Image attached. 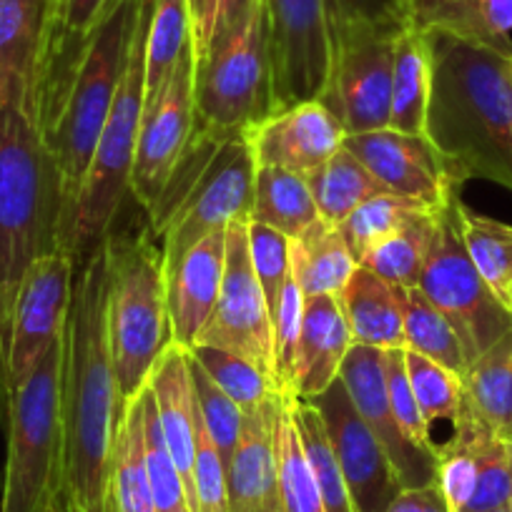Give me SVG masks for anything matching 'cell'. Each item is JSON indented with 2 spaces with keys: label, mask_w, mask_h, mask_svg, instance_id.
<instances>
[{
  "label": "cell",
  "mask_w": 512,
  "mask_h": 512,
  "mask_svg": "<svg viewBox=\"0 0 512 512\" xmlns=\"http://www.w3.org/2000/svg\"><path fill=\"white\" fill-rule=\"evenodd\" d=\"M108 246L76 264L63 332L61 505L66 512H111V450L123 397L108 347Z\"/></svg>",
  "instance_id": "6da1fadb"
},
{
  "label": "cell",
  "mask_w": 512,
  "mask_h": 512,
  "mask_svg": "<svg viewBox=\"0 0 512 512\" xmlns=\"http://www.w3.org/2000/svg\"><path fill=\"white\" fill-rule=\"evenodd\" d=\"M427 36L435 58L427 136L467 181L512 191V53Z\"/></svg>",
  "instance_id": "7a4b0ae2"
},
{
  "label": "cell",
  "mask_w": 512,
  "mask_h": 512,
  "mask_svg": "<svg viewBox=\"0 0 512 512\" xmlns=\"http://www.w3.org/2000/svg\"><path fill=\"white\" fill-rule=\"evenodd\" d=\"M61 176L23 103L0 108V354L6 362L18 294L41 256L61 251ZM3 372V367H0Z\"/></svg>",
  "instance_id": "3957f363"
},
{
  "label": "cell",
  "mask_w": 512,
  "mask_h": 512,
  "mask_svg": "<svg viewBox=\"0 0 512 512\" xmlns=\"http://www.w3.org/2000/svg\"><path fill=\"white\" fill-rule=\"evenodd\" d=\"M254 176L256 159L246 131H216L194 123L184 154L146 211L166 274L204 236L234 221H249Z\"/></svg>",
  "instance_id": "277c9868"
},
{
  "label": "cell",
  "mask_w": 512,
  "mask_h": 512,
  "mask_svg": "<svg viewBox=\"0 0 512 512\" xmlns=\"http://www.w3.org/2000/svg\"><path fill=\"white\" fill-rule=\"evenodd\" d=\"M108 254V347L118 392L128 402L141 395L171 344L166 267L149 224L136 234H111Z\"/></svg>",
  "instance_id": "5b68a950"
},
{
  "label": "cell",
  "mask_w": 512,
  "mask_h": 512,
  "mask_svg": "<svg viewBox=\"0 0 512 512\" xmlns=\"http://www.w3.org/2000/svg\"><path fill=\"white\" fill-rule=\"evenodd\" d=\"M144 0H121L116 11L98 26L73 73L61 111L46 131V144L61 176V251L66 244L73 206L93 161L98 136L111 113L141 18Z\"/></svg>",
  "instance_id": "8992f818"
},
{
  "label": "cell",
  "mask_w": 512,
  "mask_h": 512,
  "mask_svg": "<svg viewBox=\"0 0 512 512\" xmlns=\"http://www.w3.org/2000/svg\"><path fill=\"white\" fill-rule=\"evenodd\" d=\"M151 3L154 0L141 3L139 28H136L128 66L123 71L116 101L103 123L93 161L88 166L81 191H78L76 206H73L63 251L71 254L76 264L83 262L101 241L111 236L123 196L131 191L136 141H139V126L141 116H144V51Z\"/></svg>",
  "instance_id": "52a82bcc"
},
{
  "label": "cell",
  "mask_w": 512,
  "mask_h": 512,
  "mask_svg": "<svg viewBox=\"0 0 512 512\" xmlns=\"http://www.w3.org/2000/svg\"><path fill=\"white\" fill-rule=\"evenodd\" d=\"M61 392L63 337L6 402L8 455L0 512H46L61 492Z\"/></svg>",
  "instance_id": "ba28073f"
},
{
  "label": "cell",
  "mask_w": 512,
  "mask_h": 512,
  "mask_svg": "<svg viewBox=\"0 0 512 512\" xmlns=\"http://www.w3.org/2000/svg\"><path fill=\"white\" fill-rule=\"evenodd\" d=\"M402 18L390 0H367L337 23L332 66L319 101L349 134L390 126L392 66Z\"/></svg>",
  "instance_id": "9c48e42d"
},
{
  "label": "cell",
  "mask_w": 512,
  "mask_h": 512,
  "mask_svg": "<svg viewBox=\"0 0 512 512\" xmlns=\"http://www.w3.org/2000/svg\"><path fill=\"white\" fill-rule=\"evenodd\" d=\"M196 126L249 131L274 113L264 0L241 31L226 38L204 63H196Z\"/></svg>",
  "instance_id": "30bf717a"
},
{
  "label": "cell",
  "mask_w": 512,
  "mask_h": 512,
  "mask_svg": "<svg viewBox=\"0 0 512 512\" xmlns=\"http://www.w3.org/2000/svg\"><path fill=\"white\" fill-rule=\"evenodd\" d=\"M457 204L460 196L437 209L435 241L417 289L450 319L467 362L472 364L510 332L512 312L495 297L472 264L462 241Z\"/></svg>",
  "instance_id": "8fae6325"
},
{
  "label": "cell",
  "mask_w": 512,
  "mask_h": 512,
  "mask_svg": "<svg viewBox=\"0 0 512 512\" xmlns=\"http://www.w3.org/2000/svg\"><path fill=\"white\" fill-rule=\"evenodd\" d=\"M274 113L319 101L332 66L329 0H264Z\"/></svg>",
  "instance_id": "7c38bea8"
},
{
  "label": "cell",
  "mask_w": 512,
  "mask_h": 512,
  "mask_svg": "<svg viewBox=\"0 0 512 512\" xmlns=\"http://www.w3.org/2000/svg\"><path fill=\"white\" fill-rule=\"evenodd\" d=\"M246 224L249 221H234L226 226L224 282H221L214 312L201 329L196 344L224 349L246 359L259 372L267 374L277 387L272 312H269L262 284L251 269Z\"/></svg>",
  "instance_id": "4fadbf2b"
},
{
  "label": "cell",
  "mask_w": 512,
  "mask_h": 512,
  "mask_svg": "<svg viewBox=\"0 0 512 512\" xmlns=\"http://www.w3.org/2000/svg\"><path fill=\"white\" fill-rule=\"evenodd\" d=\"M73 277H76V259L66 251L41 256L28 269L13 314L6 362L0 372L3 402H8L11 392L63 337L68 307H71Z\"/></svg>",
  "instance_id": "5bb4252c"
},
{
  "label": "cell",
  "mask_w": 512,
  "mask_h": 512,
  "mask_svg": "<svg viewBox=\"0 0 512 512\" xmlns=\"http://www.w3.org/2000/svg\"><path fill=\"white\" fill-rule=\"evenodd\" d=\"M342 146L352 151L392 194L422 201L435 211L460 196L462 184L467 181L430 136L377 128L367 134H349Z\"/></svg>",
  "instance_id": "9a60e30c"
},
{
  "label": "cell",
  "mask_w": 512,
  "mask_h": 512,
  "mask_svg": "<svg viewBox=\"0 0 512 512\" xmlns=\"http://www.w3.org/2000/svg\"><path fill=\"white\" fill-rule=\"evenodd\" d=\"M196 56L194 46L181 56L161 96L144 108L136 141L131 194L146 211L159 199L176 161L184 154L196 118Z\"/></svg>",
  "instance_id": "2e32d148"
},
{
  "label": "cell",
  "mask_w": 512,
  "mask_h": 512,
  "mask_svg": "<svg viewBox=\"0 0 512 512\" xmlns=\"http://www.w3.org/2000/svg\"><path fill=\"white\" fill-rule=\"evenodd\" d=\"M309 402L317 407L327 427L354 512L387 510L402 485L384 447L349 400L344 384L337 379L329 390Z\"/></svg>",
  "instance_id": "e0dca14e"
},
{
  "label": "cell",
  "mask_w": 512,
  "mask_h": 512,
  "mask_svg": "<svg viewBox=\"0 0 512 512\" xmlns=\"http://www.w3.org/2000/svg\"><path fill=\"white\" fill-rule=\"evenodd\" d=\"M339 382L344 384L352 405L390 457L402 490L435 482L437 455L422 452L407 440L390 405L387 377H384V349L352 344L339 369Z\"/></svg>",
  "instance_id": "ac0fdd59"
},
{
  "label": "cell",
  "mask_w": 512,
  "mask_h": 512,
  "mask_svg": "<svg viewBox=\"0 0 512 512\" xmlns=\"http://www.w3.org/2000/svg\"><path fill=\"white\" fill-rule=\"evenodd\" d=\"M121 0H48L46 36L38 63L33 111L43 136L56 121L73 73L93 33L118 8Z\"/></svg>",
  "instance_id": "d6986e66"
},
{
  "label": "cell",
  "mask_w": 512,
  "mask_h": 512,
  "mask_svg": "<svg viewBox=\"0 0 512 512\" xmlns=\"http://www.w3.org/2000/svg\"><path fill=\"white\" fill-rule=\"evenodd\" d=\"M246 134L256 166H279L304 179L322 169L347 139L342 121L322 101H304L272 113Z\"/></svg>",
  "instance_id": "ffe728a7"
},
{
  "label": "cell",
  "mask_w": 512,
  "mask_h": 512,
  "mask_svg": "<svg viewBox=\"0 0 512 512\" xmlns=\"http://www.w3.org/2000/svg\"><path fill=\"white\" fill-rule=\"evenodd\" d=\"M226 229L204 236L166 274L171 342L189 352L209 322L224 282Z\"/></svg>",
  "instance_id": "44dd1931"
},
{
  "label": "cell",
  "mask_w": 512,
  "mask_h": 512,
  "mask_svg": "<svg viewBox=\"0 0 512 512\" xmlns=\"http://www.w3.org/2000/svg\"><path fill=\"white\" fill-rule=\"evenodd\" d=\"M279 395L256 410L244 412V427L226 467L229 512H279L277 492V430Z\"/></svg>",
  "instance_id": "7402d4cb"
},
{
  "label": "cell",
  "mask_w": 512,
  "mask_h": 512,
  "mask_svg": "<svg viewBox=\"0 0 512 512\" xmlns=\"http://www.w3.org/2000/svg\"><path fill=\"white\" fill-rule=\"evenodd\" d=\"M149 390L156 402L161 432L186 485L191 512H196L194 460L196 435H199V405L191 382L189 352L171 342L149 377Z\"/></svg>",
  "instance_id": "603a6c76"
},
{
  "label": "cell",
  "mask_w": 512,
  "mask_h": 512,
  "mask_svg": "<svg viewBox=\"0 0 512 512\" xmlns=\"http://www.w3.org/2000/svg\"><path fill=\"white\" fill-rule=\"evenodd\" d=\"M397 16L422 33H445L512 53V0H390Z\"/></svg>",
  "instance_id": "cb8c5ba5"
},
{
  "label": "cell",
  "mask_w": 512,
  "mask_h": 512,
  "mask_svg": "<svg viewBox=\"0 0 512 512\" xmlns=\"http://www.w3.org/2000/svg\"><path fill=\"white\" fill-rule=\"evenodd\" d=\"M46 18L48 0H0V108L23 103L36 118L33 91Z\"/></svg>",
  "instance_id": "d4e9b609"
},
{
  "label": "cell",
  "mask_w": 512,
  "mask_h": 512,
  "mask_svg": "<svg viewBox=\"0 0 512 512\" xmlns=\"http://www.w3.org/2000/svg\"><path fill=\"white\" fill-rule=\"evenodd\" d=\"M352 344V332L337 297L304 299L294 395L314 400L329 390L339 379V369Z\"/></svg>",
  "instance_id": "484cf974"
},
{
  "label": "cell",
  "mask_w": 512,
  "mask_h": 512,
  "mask_svg": "<svg viewBox=\"0 0 512 512\" xmlns=\"http://www.w3.org/2000/svg\"><path fill=\"white\" fill-rule=\"evenodd\" d=\"M432 81H435V58L430 36L410 23H402L395 43V66H392L390 126L402 134L427 136Z\"/></svg>",
  "instance_id": "4316f807"
},
{
  "label": "cell",
  "mask_w": 512,
  "mask_h": 512,
  "mask_svg": "<svg viewBox=\"0 0 512 512\" xmlns=\"http://www.w3.org/2000/svg\"><path fill=\"white\" fill-rule=\"evenodd\" d=\"M337 299L354 344L374 349H405V322L397 287L357 267Z\"/></svg>",
  "instance_id": "83f0119b"
},
{
  "label": "cell",
  "mask_w": 512,
  "mask_h": 512,
  "mask_svg": "<svg viewBox=\"0 0 512 512\" xmlns=\"http://www.w3.org/2000/svg\"><path fill=\"white\" fill-rule=\"evenodd\" d=\"M289 267L304 299L339 297L357 272L352 251L337 226L319 219L302 236L289 239Z\"/></svg>",
  "instance_id": "f1b7e54d"
},
{
  "label": "cell",
  "mask_w": 512,
  "mask_h": 512,
  "mask_svg": "<svg viewBox=\"0 0 512 512\" xmlns=\"http://www.w3.org/2000/svg\"><path fill=\"white\" fill-rule=\"evenodd\" d=\"M462 405L512 442V329L467 367Z\"/></svg>",
  "instance_id": "f546056e"
},
{
  "label": "cell",
  "mask_w": 512,
  "mask_h": 512,
  "mask_svg": "<svg viewBox=\"0 0 512 512\" xmlns=\"http://www.w3.org/2000/svg\"><path fill=\"white\" fill-rule=\"evenodd\" d=\"M111 512H156L144 455L141 395L123 405L111 450Z\"/></svg>",
  "instance_id": "4dcf8cb0"
},
{
  "label": "cell",
  "mask_w": 512,
  "mask_h": 512,
  "mask_svg": "<svg viewBox=\"0 0 512 512\" xmlns=\"http://www.w3.org/2000/svg\"><path fill=\"white\" fill-rule=\"evenodd\" d=\"M249 221L282 231L287 239L302 236L319 221L307 179L279 166H256Z\"/></svg>",
  "instance_id": "1f68e13d"
},
{
  "label": "cell",
  "mask_w": 512,
  "mask_h": 512,
  "mask_svg": "<svg viewBox=\"0 0 512 512\" xmlns=\"http://www.w3.org/2000/svg\"><path fill=\"white\" fill-rule=\"evenodd\" d=\"M309 191L317 204L319 219L339 226L357 206L379 194H392L352 151L342 149L322 166L307 176Z\"/></svg>",
  "instance_id": "d6a6232c"
},
{
  "label": "cell",
  "mask_w": 512,
  "mask_h": 512,
  "mask_svg": "<svg viewBox=\"0 0 512 512\" xmlns=\"http://www.w3.org/2000/svg\"><path fill=\"white\" fill-rule=\"evenodd\" d=\"M191 18L186 0H154L146 26V61H144V108H149L169 83L176 63L189 48Z\"/></svg>",
  "instance_id": "836d02e7"
},
{
  "label": "cell",
  "mask_w": 512,
  "mask_h": 512,
  "mask_svg": "<svg viewBox=\"0 0 512 512\" xmlns=\"http://www.w3.org/2000/svg\"><path fill=\"white\" fill-rule=\"evenodd\" d=\"M397 294H400L402 322H405V349L425 354L432 362L465 377L470 362L450 319L417 287H397Z\"/></svg>",
  "instance_id": "e575fe53"
},
{
  "label": "cell",
  "mask_w": 512,
  "mask_h": 512,
  "mask_svg": "<svg viewBox=\"0 0 512 512\" xmlns=\"http://www.w3.org/2000/svg\"><path fill=\"white\" fill-rule=\"evenodd\" d=\"M274 447H277L279 512H324L322 492L304 452L287 397H279Z\"/></svg>",
  "instance_id": "d590c367"
},
{
  "label": "cell",
  "mask_w": 512,
  "mask_h": 512,
  "mask_svg": "<svg viewBox=\"0 0 512 512\" xmlns=\"http://www.w3.org/2000/svg\"><path fill=\"white\" fill-rule=\"evenodd\" d=\"M437 211H425L407 221L400 231L384 239L364 256L359 267L377 274L392 287H417L435 241Z\"/></svg>",
  "instance_id": "8d00e7d4"
},
{
  "label": "cell",
  "mask_w": 512,
  "mask_h": 512,
  "mask_svg": "<svg viewBox=\"0 0 512 512\" xmlns=\"http://www.w3.org/2000/svg\"><path fill=\"white\" fill-rule=\"evenodd\" d=\"M462 241L487 287L507 307V289L512 284V226L492 216L477 214L460 199L457 204Z\"/></svg>",
  "instance_id": "74e56055"
},
{
  "label": "cell",
  "mask_w": 512,
  "mask_h": 512,
  "mask_svg": "<svg viewBox=\"0 0 512 512\" xmlns=\"http://www.w3.org/2000/svg\"><path fill=\"white\" fill-rule=\"evenodd\" d=\"M287 400L289 407H292L307 460L312 465L314 477H317L319 492H322L324 512H354L347 482H344L342 467H339L334 447L329 442L322 415H319V410L309 400H302V397H287Z\"/></svg>",
  "instance_id": "f35d334b"
},
{
  "label": "cell",
  "mask_w": 512,
  "mask_h": 512,
  "mask_svg": "<svg viewBox=\"0 0 512 512\" xmlns=\"http://www.w3.org/2000/svg\"><path fill=\"white\" fill-rule=\"evenodd\" d=\"M425 211L435 209L400 194H379L374 199L364 201L362 206H357L337 229L344 236V241H347L354 262L359 267V262L374 246L382 244L384 239H390L407 221L415 219L417 214H425Z\"/></svg>",
  "instance_id": "ab89813d"
},
{
  "label": "cell",
  "mask_w": 512,
  "mask_h": 512,
  "mask_svg": "<svg viewBox=\"0 0 512 512\" xmlns=\"http://www.w3.org/2000/svg\"><path fill=\"white\" fill-rule=\"evenodd\" d=\"M141 415H144V455L146 472H149L151 495H154L156 512H191L186 485L181 472L166 447L164 432H161L156 402L149 384L141 390Z\"/></svg>",
  "instance_id": "60d3db41"
},
{
  "label": "cell",
  "mask_w": 512,
  "mask_h": 512,
  "mask_svg": "<svg viewBox=\"0 0 512 512\" xmlns=\"http://www.w3.org/2000/svg\"><path fill=\"white\" fill-rule=\"evenodd\" d=\"M189 354L196 359V364L219 384V390L224 392L231 402L239 405L241 412L256 410V407L264 405L269 397L277 395V387H274L272 379L264 372H259L251 362L236 357V354L224 352V349L216 347H204V344L191 347Z\"/></svg>",
  "instance_id": "b9f144b4"
},
{
  "label": "cell",
  "mask_w": 512,
  "mask_h": 512,
  "mask_svg": "<svg viewBox=\"0 0 512 512\" xmlns=\"http://www.w3.org/2000/svg\"><path fill=\"white\" fill-rule=\"evenodd\" d=\"M405 367L412 395H415L417 407L430 430L437 422L455 425L462 407V395H465L460 374L432 362L425 354L412 352V349H405Z\"/></svg>",
  "instance_id": "7bdbcfd3"
},
{
  "label": "cell",
  "mask_w": 512,
  "mask_h": 512,
  "mask_svg": "<svg viewBox=\"0 0 512 512\" xmlns=\"http://www.w3.org/2000/svg\"><path fill=\"white\" fill-rule=\"evenodd\" d=\"M304 322V294L299 289L297 279L289 277L284 282L282 297H279L277 309L272 314V334H274V369H277V395H294V374H297V354L299 337H302Z\"/></svg>",
  "instance_id": "ee69618b"
},
{
  "label": "cell",
  "mask_w": 512,
  "mask_h": 512,
  "mask_svg": "<svg viewBox=\"0 0 512 512\" xmlns=\"http://www.w3.org/2000/svg\"><path fill=\"white\" fill-rule=\"evenodd\" d=\"M191 364V382H194L196 405H199L201 425L211 435L214 445L219 447V455L224 465L229 467L231 455L236 450V442L241 437V427H244V412L239 410L236 402H231L224 392L219 390V384L196 364V359L189 354Z\"/></svg>",
  "instance_id": "f6af8a7d"
},
{
  "label": "cell",
  "mask_w": 512,
  "mask_h": 512,
  "mask_svg": "<svg viewBox=\"0 0 512 512\" xmlns=\"http://www.w3.org/2000/svg\"><path fill=\"white\" fill-rule=\"evenodd\" d=\"M437 485L452 512H465L477 490V455L470 432L452 427V437L437 445Z\"/></svg>",
  "instance_id": "bcb514c9"
},
{
  "label": "cell",
  "mask_w": 512,
  "mask_h": 512,
  "mask_svg": "<svg viewBox=\"0 0 512 512\" xmlns=\"http://www.w3.org/2000/svg\"><path fill=\"white\" fill-rule=\"evenodd\" d=\"M246 246H249L251 269L262 284L269 312L274 314L279 297H282L284 282L289 277V239L282 231L249 221L246 224Z\"/></svg>",
  "instance_id": "7dc6e473"
},
{
  "label": "cell",
  "mask_w": 512,
  "mask_h": 512,
  "mask_svg": "<svg viewBox=\"0 0 512 512\" xmlns=\"http://www.w3.org/2000/svg\"><path fill=\"white\" fill-rule=\"evenodd\" d=\"M384 377H387L390 405L395 410V417L407 440L415 447H420L422 452L437 455V442L432 440L430 425L422 417L415 395H412L410 379H407L405 349H384Z\"/></svg>",
  "instance_id": "c3c4849f"
},
{
  "label": "cell",
  "mask_w": 512,
  "mask_h": 512,
  "mask_svg": "<svg viewBox=\"0 0 512 512\" xmlns=\"http://www.w3.org/2000/svg\"><path fill=\"white\" fill-rule=\"evenodd\" d=\"M194 492L196 512H229V485H226V465L219 455L206 427L199 417L194 460Z\"/></svg>",
  "instance_id": "681fc988"
},
{
  "label": "cell",
  "mask_w": 512,
  "mask_h": 512,
  "mask_svg": "<svg viewBox=\"0 0 512 512\" xmlns=\"http://www.w3.org/2000/svg\"><path fill=\"white\" fill-rule=\"evenodd\" d=\"M191 18V38H194L196 63L206 61L211 41H214L216 16H219V0H186Z\"/></svg>",
  "instance_id": "f907efd6"
},
{
  "label": "cell",
  "mask_w": 512,
  "mask_h": 512,
  "mask_svg": "<svg viewBox=\"0 0 512 512\" xmlns=\"http://www.w3.org/2000/svg\"><path fill=\"white\" fill-rule=\"evenodd\" d=\"M384 512H452L447 505L445 495H442L440 485L430 482V485L420 487H405L397 492L395 500Z\"/></svg>",
  "instance_id": "816d5d0a"
},
{
  "label": "cell",
  "mask_w": 512,
  "mask_h": 512,
  "mask_svg": "<svg viewBox=\"0 0 512 512\" xmlns=\"http://www.w3.org/2000/svg\"><path fill=\"white\" fill-rule=\"evenodd\" d=\"M259 3H262V0H219V16H216L214 41H211V48H216L219 43H224L226 38L234 36L236 31H241V28H244V23L249 21V16L256 11V6H259ZM211 48H209V53H211Z\"/></svg>",
  "instance_id": "f5cc1de1"
},
{
  "label": "cell",
  "mask_w": 512,
  "mask_h": 512,
  "mask_svg": "<svg viewBox=\"0 0 512 512\" xmlns=\"http://www.w3.org/2000/svg\"><path fill=\"white\" fill-rule=\"evenodd\" d=\"M46 512H66V510H63V505H61V497H56V500H53L51 505H48Z\"/></svg>",
  "instance_id": "db71d44e"
},
{
  "label": "cell",
  "mask_w": 512,
  "mask_h": 512,
  "mask_svg": "<svg viewBox=\"0 0 512 512\" xmlns=\"http://www.w3.org/2000/svg\"><path fill=\"white\" fill-rule=\"evenodd\" d=\"M507 309L512 312V284H510V289H507Z\"/></svg>",
  "instance_id": "11a10c76"
},
{
  "label": "cell",
  "mask_w": 512,
  "mask_h": 512,
  "mask_svg": "<svg viewBox=\"0 0 512 512\" xmlns=\"http://www.w3.org/2000/svg\"><path fill=\"white\" fill-rule=\"evenodd\" d=\"M487 512H510V505H505V507H495V510H487Z\"/></svg>",
  "instance_id": "9f6ffc18"
},
{
  "label": "cell",
  "mask_w": 512,
  "mask_h": 512,
  "mask_svg": "<svg viewBox=\"0 0 512 512\" xmlns=\"http://www.w3.org/2000/svg\"><path fill=\"white\" fill-rule=\"evenodd\" d=\"M0 367H3V354H0Z\"/></svg>",
  "instance_id": "6f0895ef"
},
{
  "label": "cell",
  "mask_w": 512,
  "mask_h": 512,
  "mask_svg": "<svg viewBox=\"0 0 512 512\" xmlns=\"http://www.w3.org/2000/svg\"><path fill=\"white\" fill-rule=\"evenodd\" d=\"M510 512H512V497H510Z\"/></svg>",
  "instance_id": "680465c9"
}]
</instances>
